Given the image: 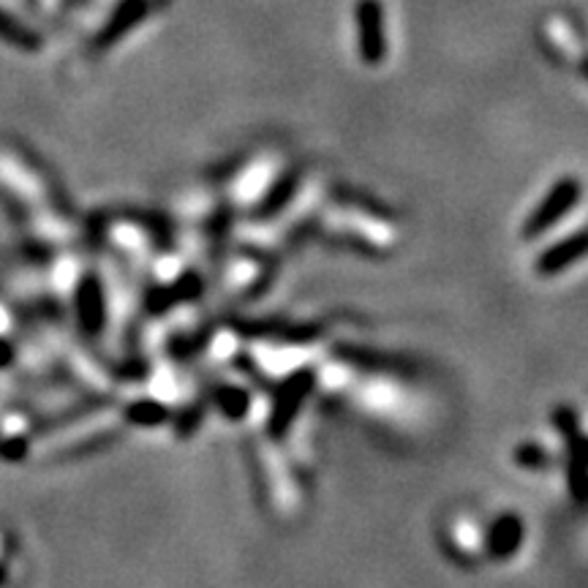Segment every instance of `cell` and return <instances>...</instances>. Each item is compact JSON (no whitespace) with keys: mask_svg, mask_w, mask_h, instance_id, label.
Listing matches in <instances>:
<instances>
[{"mask_svg":"<svg viewBox=\"0 0 588 588\" xmlns=\"http://www.w3.org/2000/svg\"><path fill=\"white\" fill-rule=\"evenodd\" d=\"M580 199V183L575 177H564L550 188V194L544 196L542 205L534 210V216L526 223V237H537V234L548 232L550 226L561 221L572 207Z\"/></svg>","mask_w":588,"mask_h":588,"instance_id":"obj_1","label":"cell"},{"mask_svg":"<svg viewBox=\"0 0 588 588\" xmlns=\"http://www.w3.org/2000/svg\"><path fill=\"white\" fill-rule=\"evenodd\" d=\"M586 254H588V232H577L572 234V237L555 243L553 248L544 250L542 259H539V272L553 275V272H561L569 265H575V261Z\"/></svg>","mask_w":588,"mask_h":588,"instance_id":"obj_2","label":"cell"},{"mask_svg":"<svg viewBox=\"0 0 588 588\" xmlns=\"http://www.w3.org/2000/svg\"><path fill=\"white\" fill-rule=\"evenodd\" d=\"M9 332H11V316H9V310H5V305L0 303V341H3Z\"/></svg>","mask_w":588,"mask_h":588,"instance_id":"obj_4","label":"cell"},{"mask_svg":"<svg viewBox=\"0 0 588 588\" xmlns=\"http://www.w3.org/2000/svg\"><path fill=\"white\" fill-rule=\"evenodd\" d=\"M520 520H517V517H504V520H499V526H495L493 531V550L501 555H510L512 550L517 548V542H520Z\"/></svg>","mask_w":588,"mask_h":588,"instance_id":"obj_3","label":"cell"}]
</instances>
